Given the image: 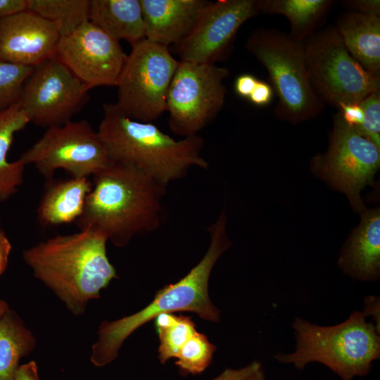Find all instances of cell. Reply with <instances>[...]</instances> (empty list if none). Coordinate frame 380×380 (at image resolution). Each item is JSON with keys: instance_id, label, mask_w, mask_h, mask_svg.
<instances>
[{"instance_id": "cell-1", "label": "cell", "mask_w": 380, "mask_h": 380, "mask_svg": "<svg viewBox=\"0 0 380 380\" xmlns=\"http://www.w3.org/2000/svg\"><path fill=\"white\" fill-rule=\"evenodd\" d=\"M107 237L87 227L42 241L23 252L34 277L50 289L74 315L118 277L106 250Z\"/></svg>"}, {"instance_id": "cell-2", "label": "cell", "mask_w": 380, "mask_h": 380, "mask_svg": "<svg viewBox=\"0 0 380 380\" xmlns=\"http://www.w3.org/2000/svg\"><path fill=\"white\" fill-rule=\"evenodd\" d=\"M91 183L83 213L75 222L79 229L92 228L115 246L125 247L136 234L162 224L167 186L141 170L112 161Z\"/></svg>"}, {"instance_id": "cell-3", "label": "cell", "mask_w": 380, "mask_h": 380, "mask_svg": "<svg viewBox=\"0 0 380 380\" xmlns=\"http://www.w3.org/2000/svg\"><path fill=\"white\" fill-rule=\"evenodd\" d=\"M227 217L222 211L208 228L210 244L201 260L182 279L157 291L153 300L138 312L113 321L103 320L92 344L90 362L96 367L113 362L125 340L137 329L163 313L191 312L201 318L219 322L220 310L211 301L208 284L220 256L232 246L227 234Z\"/></svg>"}, {"instance_id": "cell-4", "label": "cell", "mask_w": 380, "mask_h": 380, "mask_svg": "<svg viewBox=\"0 0 380 380\" xmlns=\"http://www.w3.org/2000/svg\"><path fill=\"white\" fill-rule=\"evenodd\" d=\"M103 112L97 133L111 161L134 165L166 186L193 167L208 168L199 135L175 140L152 122L127 117L113 103H104Z\"/></svg>"}, {"instance_id": "cell-5", "label": "cell", "mask_w": 380, "mask_h": 380, "mask_svg": "<svg viewBox=\"0 0 380 380\" xmlns=\"http://www.w3.org/2000/svg\"><path fill=\"white\" fill-rule=\"evenodd\" d=\"M296 338L292 353H277L276 361L303 370L311 362L321 363L342 380L367 375L380 358V332L354 310L343 322L320 326L296 317L292 322Z\"/></svg>"}, {"instance_id": "cell-6", "label": "cell", "mask_w": 380, "mask_h": 380, "mask_svg": "<svg viewBox=\"0 0 380 380\" xmlns=\"http://www.w3.org/2000/svg\"><path fill=\"white\" fill-rule=\"evenodd\" d=\"M246 49L268 72L278 97L277 117L299 123L322 112L324 104L308 80L303 42L275 29L260 28L248 37Z\"/></svg>"}, {"instance_id": "cell-7", "label": "cell", "mask_w": 380, "mask_h": 380, "mask_svg": "<svg viewBox=\"0 0 380 380\" xmlns=\"http://www.w3.org/2000/svg\"><path fill=\"white\" fill-rule=\"evenodd\" d=\"M311 87L324 103H360L380 89V76L367 71L348 52L335 27L313 32L303 42Z\"/></svg>"}, {"instance_id": "cell-8", "label": "cell", "mask_w": 380, "mask_h": 380, "mask_svg": "<svg viewBox=\"0 0 380 380\" xmlns=\"http://www.w3.org/2000/svg\"><path fill=\"white\" fill-rule=\"evenodd\" d=\"M132 47L116 86L115 103L127 117L152 122L166 111L167 91L179 61L167 46L147 39Z\"/></svg>"}, {"instance_id": "cell-9", "label": "cell", "mask_w": 380, "mask_h": 380, "mask_svg": "<svg viewBox=\"0 0 380 380\" xmlns=\"http://www.w3.org/2000/svg\"><path fill=\"white\" fill-rule=\"evenodd\" d=\"M310 166L317 177L343 193L353 210L361 214L367 208L360 193L372 183L380 167V148L347 125L338 113L328 149L315 156Z\"/></svg>"}, {"instance_id": "cell-10", "label": "cell", "mask_w": 380, "mask_h": 380, "mask_svg": "<svg viewBox=\"0 0 380 380\" xmlns=\"http://www.w3.org/2000/svg\"><path fill=\"white\" fill-rule=\"evenodd\" d=\"M19 159L32 165L46 181L58 170L72 177L94 176L112 162L97 131L85 120L47 128Z\"/></svg>"}, {"instance_id": "cell-11", "label": "cell", "mask_w": 380, "mask_h": 380, "mask_svg": "<svg viewBox=\"0 0 380 380\" xmlns=\"http://www.w3.org/2000/svg\"><path fill=\"white\" fill-rule=\"evenodd\" d=\"M229 70L215 64L179 61L170 84L166 110L172 132L183 137L198 135L222 108L223 84Z\"/></svg>"}, {"instance_id": "cell-12", "label": "cell", "mask_w": 380, "mask_h": 380, "mask_svg": "<svg viewBox=\"0 0 380 380\" xmlns=\"http://www.w3.org/2000/svg\"><path fill=\"white\" fill-rule=\"evenodd\" d=\"M89 89L56 58L35 66L20 103L30 122L49 128L72 120L89 99Z\"/></svg>"}, {"instance_id": "cell-13", "label": "cell", "mask_w": 380, "mask_h": 380, "mask_svg": "<svg viewBox=\"0 0 380 380\" xmlns=\"http://www.w3.org/2000/svg\"><path fill=\"white\" fill-rule=\"evenodd\" d=\"M259 13L257 0L210 1L191 31L175 44L179 61L215 64L229 51L241 26Z\"/></svg>"}, {"instance_id": "cell-14", "label": "cell", "mask_w": 380, "mask_h": 380, "mask_svg": "<svg viewBox=\"0 0 380 380\" xmlns=\"http://www.w3.org/2000/svg\"><path fill=\"white\" fill-rule=\"evenodd\" d=\"M55 58L90 89L116 87L127 55L118 41L88 21L61 37Z\"/></svg>"}, {"instance_id": "cell-15", "label": "cell", "mask_w": 380, "mask_h": 380, "mask_svg": "<svg viewBox=\"0 0 380 380\" xmlns=\"http://www.w3.org/2000/svg\"><path fill=\"white\" fill-rule=\"evenodd\" d=\"M61 34L57 23L26 10L0 19V61L35 66L55 58Z\"/></svg>"}, {"instance_id": "cell-16", "label": "cell", "mask_w": 380, "mask_h": 380, "mask_svg": "<svg viewBox=\"0 0 380 380\" xmlns=\"http://www.w3.org/2000/svg\"><path fill=\"white\" fill-rule=\"evenodd\" d=\"M360 224L343 245L338 266L344 274L360 281H375L380 277V210L366 209Z\"/></svg>"}, {"instance_id": "cell-17", "label": "cell", "mask_w": 380, "mask_h": 380, "mask_svg": "<svg viewBox=\"0 0 380 380\" xmlns=\"http://www.w3.org/2000/svg\"><path fill=\"white\" fill-rule=\"evenodd\" d=\"M146 39L166 46L183 39L195 25L206 0H140Z\"/></svg>"}, {"instance_id": "cell-18", "label": "cell", "mask_w": 380, "mask_h": 380, "mask_svg": "<svg viewBox=\"0 0 380 380\" xmlns=\"http://www.w3.org/2000/svg\"><path fill=\"white\" fill-rule=\"evenodd\" d=\"M91 187L88 177L46 181L37 209L39 224L53 227L75 222L83 213Z\"/></svg>"}, {"instance_id": "cell-19", "label": "cell", "mask_w": 380, "mask_h": 380, "mask_svg": "<svg viewBox=\"0 0 380 380\" xmlns=\"http://www.w3.org/2000/svg\"><path fill=\"white\" fill-rule=\"evenodd\" d=\"M89 22L132 46L146 39L140 0H90Z\"/></svg>"}, {"instance_id": "cell-20", "label": "cell", "mask_w": 380, "mask_h": 380, "mask_svg": "<svg viewBox=\"0 0 380 380\" xmlns=\"http://www.w3.org/2000/svg\"><path fill=\"white\" fill-rule=\"evenodd\" d=\"M349 53L368 72L380 73V16L350 12L335 27Z\"/></svg>"}, {"instance_id": "cell-21", "label": "cell", "mask_w": 380, "mask_h": 380, "mask_svg": "<svg viewBox=\"0 0 380 380\" xmlns=\"http://www.w3.org/2000/svg\"><path fill=\"white\" fill-rule=\"evenodd\" d=\"M30 119L20 102L0 112V202L15 194L23 184L25 165L20 159H7L15 134L23 129Z\"/></svg>"}, {"instance_id": "cell-22", "label": "cell", "mask_w": 380, "mask_h": 380, "mask_svg": "<svg viewBox=\"0 0 380 380\" xmlns=\"http://www.w3.org/2000/svg\"><path fill=\"white\" fill-rule=\"evenodd\" d=\"M36 343L32 331L9 308L0 319V380H14L21 359L33 351Z\"/></svg>"}, {"instance_id": "cell-23", "label": "cell", "mask_w": 380, "mask_h": 380, "mask_svg": "<svg viewBox=\"0 0 380 380\" xmlns=\"http://www.w3.org/2000/svg\"><path fill=\"white\" fill-rule=\"evenodd\" d=\"M334 4L331 0H257L259 12L285 16L293 39L303 42Z\"/></svg>"}, {"instance_id": "cell-24", "label": "cell", "mask_w": 380, "mask_h": 380, "mask_svg": "<svg viewBox=\"0 0 380 380\" xmlns=\"http://www.w3.org/2000/svg\"><path fill=\"white\" fill-rule=\"evenodd\" d=\"M27 10L58 24L61 37L89 21L90 0H27Z\"/></svg>"}, {"instance_id": "cell-25", "label": "cell", "mask_w": 380, "mask_h": 380, "mask_svg": "<svg viewBox=\"0 0 380 380\" xmlns=\"http://www.w3.org/2000/svg\"><path fill=\"white\" fill-rule=\"evenodd\" d=\"M154 319L160 341L158 358L164 364L176 358L183 346L197 331L189 316L163 313Z\"/></svg>"}, {"instance_id": "cell-26", "label": "cell", "mask_w": 380, "mask_h": 380, "mask_svg": "<svg viewBox=\"0 0 380 380\" xmlns=\"http://www.w3.org/2000/svg\"><path fill=\"white\" fill-rule=\"evenodd\" d=\"M215 350L208 337L196 331L181 348L175 363L182 375L201 374L212 362Z\"/></svg>"}, {"instance_id": "cell-27", "label": "cell", "mask_w": 380, "mask_h": 380, "mask_svg": "<svg viewBox=\"0 0 380 380\" xmlns=\"http://www.w3.org/2000/svg\"><path fill=\"white\" fill-rule=\"evenodd\" d=\"M34 68L0 61V112L18 103Z\"/></svg>"}, {"instance_id": "cell-28", "label": "cell", "mask_w": 380, "mask_h": 380, "mask_svg": "<svg viewBox=\"0 0 380 380\" xmlns=\"http://www.w3.org/2000/svg\"><path fill=\"white\" fill-rule=\"evenodd\" d=\"M360 105L363 121L356 131L380 148V89L369 94Z\"/></svg>"}, {"instance_id": "cell-29", "label": "cell", "mask_w": 380, "mask_h": 380, "mask_svg": "<svg viewBox=\"0 0 380 380\" xmlns=\"http://www.w3.org/2000/svg\"><path fill=\"white\" fill-rule=\"evenodd\" d=\"M343 121L355 130L363 121V110L360 103L340 104L337 108Z\"/></svg>"}, {"instance_id": "cell-30", "label": "cell", "mask_w": 380, "mask_h": 380, "mask_svg": "<svg viewBox=\"0 0 380 380\" xmlns=\"http://www.w3.org/2000/svg\"><path fill=\"white\" fill-rule=\"evenodd\" d=\"M260 367H262L261 362L254 360L239 369L227 368L212 380H245Z\"/></svg>"}, {"instance_id": "cell-31", "label": "cell", "mask_w": 380, "mask_h": 380, "mask_svg": "<svg viewBox=\"0 0 380 380\" xmlns=\"http://www.w3.org/2000/svg\"><path fill=\"white\" fill-rule=\"evenodd\" d=\"M273 90L272 87L268 83L258 80L248 99L255 106H264L271 102Z\"/></svg>"}, {"instance_id": "cell-32", "label": "cell", "mask_w": 380, "mask_h": 380, "mask_svg": "<svg viewBox=\"0 0 380 380\" xmlns=\"http://www.w3.org/2000/svg\"><path fill=\"white\" fill-rule=\"evenodd\" d=\"M343 3L355 12L380 16L379 0H349Z\"/></svg>"}, {"instance_id": "cell-33", "label": "cell", "mask_w": 380, "mask_h": 380, "mask_svg": "<svg viewBox=\"0 0 380 380\" xmlns=\"http://www.w3.org/2000/svg\"><path fill=\"white\" fill-rule=\"evenodd\" d=\"M362 315L372 317L376 329L380 332V298L379 296H369L364 298Z\"/></svg>"}, {"instance_id": "cell-34", "label": "cell", "mask_w": 380, "mask_h": 380, "mask_svg": "<svg viewBox=\"0 0 380 380\" xmlns=\"http://www.w3.org/2000/svg\"><path fill=\"white\" fill-rule=\"evenodd\" d=\"M258 79L251 74H242L238 76L234 82L236 94L242 98L248 99L253 91Z\"/></svg>"}, {"instance_id": "cell-35", "label": "cell", "mask_w": 380, "mask_h": 380, "mask_svg": "<svg viewBox=\"0 0 380 380\" xmlns=\"http://www.w3.org/2000/svg\"><path fill=\"white\" fill-rule=\"evenodd\" d=\"M27 10V0H0V19Z\"/></svg>"}, {"instance_id": "cell-36", "label": "cell", "mask_w": 380, "mask_h": 380, "mask_svg": "<svg viewBox=\"0 0 380 380\" xmlns=\"http://www.w3.org/2000/svg\"><path fill=\"white\" fill-rule=\"evenodd\" d=\"M12 250V245L5 232L0 226V276L7 269L9 256Z\"/></svg>"}, {"instance_id": "cell-37", "label": "cell", "mask_w": 380, "mask_h": 380, "mask_svg": "<svg viewBox=\"0 0 380 380\" xmlns=\"http://www.w3.org/2000/svg\"><path fill=\"white\" fill-rule=\"evenodd\" d=\"M14 380H40L36 361L32 360L20 365Z\"/></svg>"}, {"instance_id": "cell-38", "label": "cell", "mask_w": 380, "mask_h": 380, "mask_svg": "<svg viewBox=\"0 0 380 380\" xmlns=\"http://www.w3.org/2000/svg\"><path fill=\"white\" fill-rule=\"evenodd\" d=\"M245 380H266L265 374L262 367Z\"/></svg>"}, {"instance_id": "cell-39", "label": "cell", "mask_w": 380, "mask_h": 380, "mask_svg": "<svg viewBox=\"0 0 380 380\" xmlns=\"http://www.w3.org/2000/svg\"><path fill=\"white\" fill-rule=\"evenodd\" d=\"M10 308L8 303L0 298V319Z\"/></svg>"}, {"instance_id": "cell-40", "label": "cell", "mask_w": 380, "mask_h": 380, "mask_svg": "<svg viewBox=\"0 0 380 380\" xmlns=\"http://www.w3.org/2000/svg\"><path fill=\"white\" fill-rule=\"evenodd\" d=\"M1 215H0V226H1Z\"/></svg>"}]
</instances>
